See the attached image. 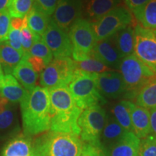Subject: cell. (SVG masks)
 I'll list each match as a JSON object with an SVG mask.
<instances>
[{
  "instance_id": "1",
  "label": "cell",
  "mask_w": 156,
  "mask_h": 156,
  "mask_svg": "<svg viewBox=\"0 0 156 156\" xmlns=\"http://www.w3.org/2000/svg\"><path fill=\"white\" fill-rule=\"evenodd\" d=\"M23 134L33 136L50 130L51 114L49 91L36 86L20 103Z\"/></svg>"
},
{
  "instance_id": "2",
  "label": "cell",
  "mask_w": 156,
  "mask_h": 156,
  "mask_svg": "<svg viewBox=\"0 0 156 156\" xmlns=\"http://www.w3.org/2000/svg\"><path fill=\"white\" fill-rule=\"evenodd\" d=\"M50 98L51 127L53 132H67L80 136L77 121L83 110L78 108L67 85L48 89Z\"/></svg>"
},
{
  "instance_id": "7",
  "label": "cell",
  "mask_w": 156,
  "mask_h": 156,
  "mask_svg": "<svg viewBox=\"0 0 156 156\" xmlns=\"http://www.w3.org/2000/svg\"><path fill=\"white\" fill-rule=\"evenodd\" d=\"M133 17L124 6H117L102 17L91 23L96 41L112 37L118 31L131 25Z\"/></svg>"
},
{
  "instance_id": "20",
  "label": "cell",
  "mask_w": 156,
  "mask_h": 156,
  "mask_svg": "<svg viewBox=\"0 0 156 156\" xmlns=\"http://www.w3.org/2000/svg\"><path fill=\"white\" fill-rule=\"evenodd\" d=\"M2 156H34L31 136L19 134L7 142Z\"/></svg>"
},
{
  "instance_id": "43",
  "label": "cell",
  "mask_w": 156,
  "mask_h": 156,
  "mask_svg": "<svg viewBox=\"0 0 156 156\" xmlns=\"http://www.w3.org/2000/svg\"><path fill=\"white\" fill-rule=\"evenodd\" d=\"M3 75V70L2 69L1 65H0V75Z\"/></svg>"
},
{
  "instance_id": "27",
  "label": "cell",
  "mask_w": 156,
  "mask_h": 156,
  "mask_svg": "<svg viewBox=\"0 0 156 156\" xmlns=\"http://www.w3.org/2000/svg\"><path fill=\"white\" fill-rule=\"evenodd\" d=\"M113 36L122 58L134 54V28L132 25L122 29Z\"/></svg>"
},
{
  "instance_id": "14",
  "label": "cell",
  "mask_w": 156,
  "mask_h": 156,
  "mask_svg": "<svg viewBox=\"0 0 156 156\" xmlns=\"http://www.w3.org/2000/svg\"><path fill=\"white\" fill-rule=\"evenodd\" d=\"M97 84L99 92L105 98L118 99L125 97V83L122 75L115 70L98 75Z\"/></svg>"
},
{
  "instance_id": "37",
  "label": "cell",
  "mask_w": 156,
  "mask_h": 156,
  "mask_svg": "<svg viewBox=\"0 0 156 156\" xmlns=\"http://www.w3.org/2000/svg\"><path fill=\"white\" fill-rule=\"evenodd\" d=\"M102 153H103V151L101 147L92 145L90 144L83 143L80 156H99Z\"/></svg>"
},
{
  "instance_id": "32",
  "label": "cell",
  "mask_w": 156,
  "mask_h": 156,
  "mask_svg": "<svg viewBox=\"0 0 156 156\" xmlns=\"http://www.w3.org/2000/svg\"><path fill=\"white\" fill-rule=\"evenodd\" d=\"M24 18V24H23V28L20 30V41L23 54H24V58L25 59H28L29 56V51H30L31 46L34 44L35 37H36V35L33 34L28 27L26 16Z\"/></svg>"
},
{
  "instance_id": "25",
  "label": "cell",
  "mask_w": 156,
  "mask_h": 156,
  "mask_svg": "<svg viewBox=\"0 0 156 156\" xmlns=\"http://www.w3.org/2000/svg\"><path fill=\"white\" fill-rule=\"evenodd\" d=\"M132 12L142 27L152 30H156V0H150Z\"/></svg>"
},
{
  "instance_id": "45",
  "label": "cell",
  "mask_w": 156,
  "mask_h": 156,
  "mask_svg": "<svg viewBox=\"0 0 156 156\" xmlns=\"http://www.w3.org/2000/svg\"><path fill=\"white\" fill-rule=\"evenodd\" d=\"M153 32H154V34H155V36H156V30H153Z\"/></svg>"
},
{
  "instance_id": "17",
  "label": "cell",
  "mask_w": 156,
  "mask_h": 156,
  "mask_svg": "<svg viewBox=\"0 0 156 156\" xmlns=\"http://www.w3.org/2000/svg\"><path fill=\"white\" fill-rule=\"evenodd\" d=\"M126 132L112 114H107L106 124L100 137V147L103 153H106L109 148L116 143Z\"/></svg>"
},
{
  "instance_id": "18",
  "label": "cell",
  "mask_w": 156,
  "mask_h": 156,
  "mask_svg": "<svg viewBox=\"0 0 156 156\" xmlns=\"http://www.w3.org/2000/svg\"><path fill=\"white\" fill-rule=\"evenodd\" d=\"M140 140L133 132L126 134L105 153L106 156H138Z\"/></svg>"
},
{
  "instance_id": "21",
  "label": "cell",
  "mask_w": 156,
  "mask_h": 156,
  "mask_svg": "<svg viewBox=\"0 0 156 156\" xmlns=\"http://www.w3.org/2000/svg\"><path fill=\"white\" fill-rule=\"evenodd\" d=\"M13 76L28 92L36 87L38 75L33 69L28 60L23 59L12 72Z\"/></svg>"
},
{
  "instance_id": "10",
  "label": "cell",
  "mask_w": 156,
  "mask_h": 156,
  "mask_svg": "<svg viewBox=\"0 0 156 156\" xmlns=\"http://www.w3.org/2000/svg\"><path fill=\"white\" fill-rule=\"evenodd\" d=\"M134 54L156 75V36L153 30L140 25L134 27Z\"/></svg>"
},
{
  "instance_id": "29",
  "label": "cell",
  "mask_w": 156,
  "mask_h": 156,
  "mask_svg": "<svg viewBox=\"0 0 156 156\" xmlns=\"http://www.w3.org/2000/svg\"><path fill=\"white\" fill-rule=\"evenodd\" d=\"M74 62H75V69L82 70V71L86 72V73H94L100 75V74L107 73V72L114 71L113 68L105 65V64L98 61L92 56H90L87 59L83 60V61H74Z\"/></svg>"
},
{
  "instance_id": "4",
  "label": "cell",
  "mask_w": 156,
  "mask_h": 156,
  "mask_svg": "<svg viewBox=\"0 0 156 156\" xmlns=\"http://www.w3.org/2000/svg\"><path fill=\"white\" fill-rule=\"evenodd\" d=\"M98 75L75 69L69 89L76 105L81 110L93 106H103L107 103L98 88Z\"/></svg>"
},
{
  "instance_id": "19",
  "label": "cell",
  "mask_w": 156,
  "mask_h": 156,
  "mask_svg": "<svg viewBox=\"0 0 156 156\" xmlns=\"http://www.w3.org/2000/svg\"><path fill=\"white\" fill-rule=\"evenodd\" d=\"M133 132L140 140L151 134V113L150 110L134 104L131 112Z\"/></svg>"
},
{
  "instance_id": "28",
  "label": "cell",
  "mask_w": 156,
  "mask_h": 156,
  "mask_svg": "<svg viewBox=\"0 0 156 156\" xmlns=\"http://www.w3.org/2000/svg\"><path fill=\"white\" fill-rule=\"evenodd\" d=\"M135 101L136 105L148 110L156 108V75L140 90Z\"/></svg>"
},
{
  "instance_id": "6",
  "label": "cell",
  "mask_w": 156,
  "mask_h": 156,
  "mask_svg": "<svg viewBox=\"0 0 156 156\" xmlns=\"http://www.w3.org/2000/svg\"><path fill=\"white\" fill-rule=\"evenodd\" d=\"M106 112L101 106H93L82 112L77 121L80 138L83 143L100 147V137L106 122Z\"/></svg>"
},
{
  "instance_id": "9",
  "label": "cell",
  "mask_w": 156,
  "mask_h": 156,
  "mask_svg": "<svg viewBox=\"0 0 156 156\" xmlns=\"http://www.w3.org/2000/svg\"><path fill=\"white\" fill-rule=\"evenodd\" d=\"M75 70V62L69 57L54 58L41 73V85L47 89L67 85L73 80Z\"/></svg>"
},
{
  "instance_id": "38",
  "label": "cell",
  "mask_w": 156,
  "mask_h": 156,
  "mask_svg": "<svg viewBox=\"0 0 156 156\" xmlns=\"http://www.w3.org/2000/svg\"><path fill=\"white\" fill-rule=\"evenodd\" d=\"M27 60L30 63L34 71L38 74L41 73L43 70L46 67V64H45L44 60L41 58L38 57V56H30Z\"/></svg>"
},
{
  "instance_id": "23",
  "label": "cell",
  "mask_w": 156,
  "mask_h": 156,
  "mask_svg": "<svg viewBox=\"0 0 156 156\" xmlns=\"http://www.w3.org/2000/svg\"><path fill=\"white\" fill-rule=\"evenodd\" d=\"M24 58L22 53L11 47L7 42L0 43V65L6 75H10Z\"/></svg>"
},
{
  "instance_id": "26",
  "label": "cell",
  "mask_w": 156,
  "mask_h": 156,
  "mask_svg": "<svg viewBox=\"0 0 156 156\" xmlns=\"http://www.w3.org/2000/svg\"><path fill=\"white\" fill-rule=\"evenodd\" d=\"M134 104L130 101L122 100L114 104L112 108L113 117L126 131L129 132H133L131 112Z\"/></svg>"
},
{
  "instance_id": "33",
  "label": "cell",
  "mask_w": 156,
  "mask_h": 156,
  "mask_svg": "<svg viewBox=\"0 0 156 156\" xmlns=\"http://www.w3.org/2000/svg\"><path fill=\"white\" fill-rule=\"evenodd\" d=\"M138 156H156V138L151 134L140 140Z\"/></svg>"
},
{
  "instance_id": "34",
  "label": "cell",
  "mask_w": 156,
  "mask_h": 156,
  "mask_svg": "<svg viewBox=\"0 0 156 156\" xmlns=\"http://www.w3.org/2000/svg\"><path fill=\"white\" fill-rule=\"evenodd\" d=\"M10 21L11 16L7 9L0 12V43L6 41L8 38Z\"/></svg>"
},
{
  "instance_id": "15",
  "label": "cell",
  "mask_w": 156,
  "mask_h": 156,
  "mask_svg": "<svg viewBox=\"0 0 156 156\" xmlns=\"http://www.w3.org/2000/svg\"><path fill=\"white\" fill-rule=\"evenodd\" d=\"M90 56L109 67L116 69H119L122 59L114 36L96 41Z\"/></svg>"
},
{
  "instance_id": "42",
  "label": "cell",
  "mask_w": 156,
  "mask_h": 156,
  "mask_svg": "<svg viewBox=\"0 0 156 156\" xmlns=\"http://www.w3.org/2000/svg\"><path fill=\"white\" fill-rule=\"evenodd\" d=\"M9 0H0V12L5 10L7 7Z\"/></svg>"
},
{
  "instance_id": "8",
  "label": "cell",
  "mask_w": 156,
  "mask_h": 156,
  "mask_svg": "<svg viewBox=\"0 0 156 156\" xmlns=\"http://www.w3.org/2000/svg\"><path fill=\"white\" fill-rule=\"evenodd\" d=\"M68 34L73 46L74 61H83L89 58L96 43L91 23L83 18L77 19L71 26Z\"/></svg>"
},
{
  "instance_id": "30",
  "label": "cell",
  "mask_w": 156,
  "mask_h": 156,
  "mask_svg": "<svg viewBox=\"0 0 156 156\" xmlns=\"http://www.w3.org/2000/svg\"><path fill=\"white\" fill-rule=\"evenodd\" d=\"M34 4V0H9L7 11L12 17L23 18L28 14Z\"/></svg>"
},
{
  "instance_id": "39",
  "label": "cell",
  "mask_w": 156,
  "mask_h": 156,
  "mask_svg": "<svg viewBox=\"0 0 156 156\" xmlns=\"http://www.w3.org/2000/svg\"><path fill=\"white\" fill-rule=\"evenodd\" d=\"M150 0H124L126 5L131 10H134L145 5Z\"/></svg>"
},
{
  "instance_id": "35",
  "label": "cell",
  "mask_w": 156,
  "mask_h": 156,
  "mask_svg": "<svg viewBox=\"0 0 156 156\" xmlns=\"http://www.w3.org/2000/svg\"><path fill=\"white\" fill-rule=\"evenodd\" d=\"M6 42L11 47L15 48V50L22 53L23 55V51L21 45L20 41V30H14V29L10 28L8 35V38L6 41Z\"/></svg>"
},
{
  "instance_id": "46",
  "label": "cell",
  "mask_w": 156,
  "mask_h": 156,
  "mask_svg": "<svg viewBox=\"0 0 156 156\" xmlns=\"http://www.w3.org/2000/svg\"><path fill=\"white\" fill-rule=\"evenodd\" d=\"M0 156H1V155H0Z\"/></svg>"
},
{
  "instance_id": "22",
  "label": "cell",
  "mask_w": 156,
  "mask_h": 156,
  "mask_svg": "<svg viewBox=\"0 0 156 156\" xmlns=\"http://www.w3.org/2000/svg\"><path fill=\"white\" fill-rule=\"evenodd\" d=\"M121 0H85L83 8L86 15L96 21L119 6Z\"/></svg>"
},
{
  "instance_id": "31",
  "label": "cell",
  "mask_w": 156,
  "mask_h": 156,
  "mask_svg": "<svg viewBox=\"0 0 156 156\" xmlns=\"http://www.w3.org/2000/svg\"><path fill=\"white\" fill-rule=\"evenodd\" d=\"M38 56V57L41 58L46 66L53 60V54L51 50L45 44L41 37L37 36V35L35 37L34 42L31 46L30 51H29V56Z\"/></svg>"
},
{
  "instance_id": "12",
  "label": "cell",
  "mask_w": 156,
  "mask_h": 156,
  "mask_svg": "<svg viewBox=\"0 0 156 156\" xmlns=\"http://www.w3.org/2000/svg\"><path fill=\"white\" fill-rule=\"evenodd\" d=\"M83 9V0H58L51 20L68 34L73 23L80 18Z\"/></svg>"
},
{
  "instance_id": "16",
  "label": "cell",
  "mask_w": 156,
  "mask_h": 156,
  "mask_svg": "<svg viewBox=\"0 0 156 156\" xmlns=\"http://www.w3.org/2000/svg\"><path fill=\"white\" fill-rule=\"evenodd\" d=\"M28 91L11 75H0V95L9 102L20 103L28 95Z\"/></svg>"
},
{
  "instance_id": "36",
  "label": "cell",
  "mask_w": 156,
  "mask_h": 156,
  "mask_svg": "<svg viewBox=\"0 0 156 156\" xmlns=\"http://www.w3.org/2000/svg\"><path fill=\"white\" fill-rule=\"evenodd\" d=\"M57 2L58 0H34V5L49 16L53 15Z\"/></svg>"
},
{
  "instance_id": "24",
  "label": "cell",
  "mask_w": 156,
  "mask_h": 156,
  "mask_svg": "<svg viewBox=\"0 0 156 156\" xmlns=\"http://www.w3.org/2000/svg\"><path fill=\"white\" fill-rule=\"evenodd\" d=\"M26 17L28 27L31 32L41 37L44 34L51 20L49 15L46 14L34 4Z\"/></svg>"
},
{
  "instance_id": "41",
  "label": "cell",
  "mask_w": 156,
  "mask_h": 156,
  "mask_svg": "<svg viewBox=\"0 0 156 156\" xmlns=\"http://www.w3.org/2000/svg\"><path fill=\"white\" fill-rule=\"evenodd\" d=\"M25 18H16V17H12L10 21V28L14 29V30H21L23 28V24H24Z\"/></svg>"
},
{
  "instance_id": "3",
  "label": "cell",
  "mask_w": 156,
  "mask_h": 156,
  "mask_svg": "<svg viewBox=\"0 0 156 156\" xmlns=\"http://www.w3.org/2000/svg\"><path fill=\"white\" fill-rule=\"evenodd\" d=\"M83 142L72 133L50 131L33 141L34 156H80Z\"/></svg>"
},
{
  "instance_id": "5",
  "label": "cell",
  "mask_w": 156,
  "mask_h": 156,
  "mask_svg": "<svg viewBox=\"0 0 156 156\" xmlns=\"http://www.w3.org/2000/svg\"><path fill=\"white\" fill-rule=\"evenodd\" d=\"M126 85V98H134L150 80L156 75L134 54L123 58L119 67Z\"/></svg>"
},
{
  "instance_id": "11",
  "label": "cell",
  "mask_w": 156,
  "mask_h": 156,
  "mask_svg": "<svg viewBox=\"0 0 156 156\" xmlns=\"http://www.w3.org/2000/svg\"><path fill=\"white\" fill-rule=\"evenodd\" d=\"M41 38L54 58L69 57L73 54V46L69 34L58 28L52 20Z\"/></svg>"
},
{
  "instance_id": "13",
  "label": "cell",
  "mask_w": 156,
  "mask_h": 156,
  "mask_svg": "<svg viewBox=\"0 0 156 156\" xmlns=\"http://www.w3.org/2000/svg\"><path fill=\"white\" fill-rule=\"evenodd\" d=\"M0 95V140H10L19 134L16 106Z\"/></svg>"
},
{
  "instance_id": "44",
  "label": "cell",
  "mask_w": 156,
  "mask_h": 156,
  "mask_svg": "<svg viewBox=\"0 0 156 156\" xmlns=\"http://www.w3.org/2000/svg\"><path fill=\"white\" fill-rule=\"evenodd\" d=\"M99 156H106V155H105V153H102V154H101V155H99Z\"/></svg>"
},
{
  "instance_id": "40",
  "label": "cell",
  "mask_w": 156,
  "mask_h": 156,
  "mask_svg": "<svg viewBox=\"0 0 156 156\" xmlns=\"http://www.w3.org/2000/svg\"><path fill=\"white\" fill-rule=\"evenodd\" d=\"M150 113H151V134L156 138V108L151 109Z\"/></svg>"
}]
</instances>
